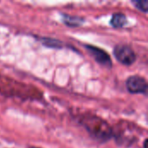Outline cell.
I'll use <instances>...</instances> for the list:
<instances>
[{"mask_svg":"<svg viewBox=\"0 0 148 148\" xmlns=\"http://www.w3.org/2000/svg\"><path fill=\"white\" fill-rule=\"evenodd\" d=\"M127 89L131 93H145L147 89V82L140 76H131L127 81Z\"/></svg>","mask_w":148,"mask_h":148,"instance_id":"cell-2","label":"cell"},{"mask_svg":"<svg viewBox=\"0 0 148 148\" xmlns=\"http://www.w3.org/2000/svg\"><path fill=\"white\" fill-rule=\"evenodd\" d=\"M89 50L92 52V54L96 57L97 61L100 62L101 63H105V64H108L110 62V59L108 57V56L107 54H105L102 50L101 49H98L96 48H93V47H90Z\"/></svg>","mask_w":148,"mask_h":148,"instance_id":"cell-3","label":"cell"},{"mask_svg":"<svg viewBox=\"0 0 148 148\" xmlns=\"http://www.w3.org/2000/svg\"><path fill=\"white\" fill-rule=\"evenodd\" d=\"M114 55L117 60L123 64L130 65L135 61L134 52L127 46H117L114 49Z\"/></svg>","mask_w":148,"mask_h":148,"instance_id":"cell-1","label":"cell"},{"mask_svg":"<svg viewBox=\"0 0 148 148\" xmlns=\"http://www.w3.org/2000/svg\"><path fill=\"white\" fill-rule=\"evenodd\" d=\"M134 3L136 5L137 8L140 9L141 10L147 11L148 2L147 0H144V1H135V2H134Z\"/></svg>","mask_w":148,"mask_h":148,"instance_id":"cell-5","label":"cell"},{"mask_svg":"<svg viewBox=\"0 0 148 148\" xmlns=\"http://www.w3.org/2000/svg\"><path fill=\"white\" fill-rule=\"evenodd\" d=\"M31 148H37V147H31Z\"/></svg>","mask_w":148,"mask_h":148,"instance_id":"cell-6","label":"cell"},{"mask_svg":"<svg viewBox=\"0 0 148 148\" xmlns=\"http://www.w3.org/2000/svg\"><path fill=\"white\" fill-rule=\"evenodd\" d=\"M126 23V16L123 14H115L112 17L111 24L114 27H122Z\"/></svg>","mask_w":148,"mask_h":148,"instance_id":"cell-4","label":"cell"}]
</instances>
